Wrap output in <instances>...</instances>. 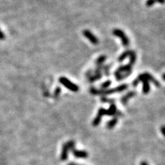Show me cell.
Here are the masks:
<instances>
[{
	"label": "cell",
	"mask_w": 165,
	"mask_h": 165,
	"mask_svg": "<svg viewBox=\"0 0 165 165\" xmlns=\"http://www.w3.org/2000/svg\"><path fill=\"white\" fill-rule=\"evenodd\" d=\"M128 87H129V85L126 83L122 84V85L117 86V87H114V88L107 89H97L94 87H92L89 89V92L92 95H101L103 96H106L108 95H111V94H114V93L124 92V91L128 89Z\"/></svg>",
	"instance_id": "obj_1"
},
{
	"label": "cell",
	"mask_w": 165,
	"mask_h": 165,
	"mask_svg": "<svg viewBox=\"0 0 165 165\" xmlns=\"http://www.w3.org/2000/svg\"><path fill=\"white\" fill-rule=\"evenodd\" d=\"M133 66L129 64L118 67L114 73L116 80L118 81H121L126 79L131 74Z\"/></svg>",
	"instance_id": "obj_2"
},
{
	"label": "cell",
	"mask_w": 165,
	"mask_h": 165,
	"mask_svg": "<svg viewBox=\"0 0 165 165\" xmlns=\"http://www.w3.org/2000/svg\"><path fill=\"white\" fill-rule=\"evenodd\" d=\"M75 149V142L74 140H70V141L65 143L63 145L62 151L60 158L62 161H66L68 158V154L70 151H72Z\"/></svg>",
	"instance_id": "obj_3"
},
{
	"label": "cell",
	"mask_w": 165,
	"mask_h": 165,
	"mask_svg": "<svg viewBox=\"0 0 165 165\" xmlns=\"http://www.w3.org/2000/svg\"><path fill=\"white\" fill-rule=\"evenodd\" d=\"M112 34H113V35H114V36L120 38L121 41H122V45H123L124 47H125V48L129 47V44H130V41H129V37L126 35L123 30L118 28H115L112 31Z\"/></svg>",
	"instance_id": "obj_4"
},
{
	"label": "cell",
	"mask_w": 165,
	"mask_h": 165,
	"mask_svg": "<svg viewBox=\"0 0 165 165\" xmlns=\"http://www.w3.org/2000/svg\"><path fill=\"white\" fill-rule=\"evenodd\" d=\"M59 81L62 85H64L65 87L72 92H76L79 90V87L78 85L74 84L71 80H70L68 78H67L65 76H61L59 78Z\"/></svg>",
	"instance_id": "obj_5"
},
{
	"label": "cell",
	"mask_w": 165,
	"mask_h": 165,
	"mask_svg": "<svg viewBox=\"0 0 165 165\" xmlns=\"http://www.w3.org/2000/svg\"><path fill=\"white\" fill-rule=\"evenodd\" d=\"M83 34L93 45H97L99 43V39L96 37L95 35L93 34L90 30H84L83 31Z\"/></svg>",
	"instance_id": "obj_6"
},
{
	"label": "cell",
	"mask_w": 165,
	"mask_h": 165,
	"mask_svg": "<svg viewBox=\"0 0 165 165\" xmlns=\"http://www.w3.org/2000/svg\"><path fill=\"white\" fill-rule=\"evenodd\" d=\"M105 110H106L103 108H101L99 109V111H98L97 115H96L95 118L92 121V125L94 126V127H97L98 125H99V124H101L103 116L105 115Z\"/></svg>",
	"instance_id": "obj_7"
},
{
	"label": "cell",
	"mask_w": 165,
	"mask_h": 165,
	"mask_svg": "<svg viewBox=\"0 0 165 165\" xmlns=\"http://www.w3.org/2000/svg\"><path fill=\"white\" fill-rule=\"evenodd\" d=\"M136 94L137 93L136 91H130V92H127V94H125L124 96H122V98L120 99V102L123 105H127L129 100L135 97Z\"/></svg>",
	"instance_id": "obj_8"
},
{
	"label": "cell",
	"mask_w": 165,
	"mask_h": 165,
	"mask_svg": "<svg viewBox=\"0 0 165 165\" xmlns=\"http://www.w3.org/2000/svg\"><path fill=\"white\" fill-rule=\"evenodd\" d=\"M141 75L145 77V78H146L149 82L152 83L153 84H154V85H155L157 87H160L161 86L160 83L158 80L156 79V78H154V77L149 72H144L143 74H141Z\"/></svg>",
	"instance_id": "obj_9"
},
{
	"label": "cell",
	"mask_w": 165,
	"mask_h": 165,
	"mask_svg": "<svg viewBox=\"0 0 165 165\" xmlns=\"http://www.w3.org/2000/svg\"><path fill=\"white\" fill-rule=\"evenodd\" d=\"M72 151L74 156L78 158H87L89 156L88 153L86 151L77 150L76 149H74Z\"/></svg>",
	"instance_id": "obj_10"
},
{
	"label": "cell",
	"mask_w": 165,
	"mask_h": 165,
	"mask_svg": "<svg viewBox=\"0 0 165 165\" xmlns=\"http://www.w3.org/2000/svg\"><path fill=\"white\" fill-rule=\"evenodd\" d=\"M117 111L118 109L116 105L114 103L110 104V106L109 107L108 110H105V115L108 116H115Z\"/></svg>",
	"instance_id": "obj_11"
},
{
	"label": "cell",
	"mask_w": 165,
	"mask_h": 165,
	"mask_svg": "<svg viewBox=\"0 0 165 165\" xmlns=\"http://www.w3.org/2000/svg\"><path fill=\"white\" fill-rule=\"evenodd\" d=\"M118 122V118L117 117H114L111 120H109L107 123V128L109 129H112L116 125Z\"/></svg>",
	"instance_id": "obj_12"
},
{
	"label": "cell",
	"mask_w": 165,
	"mask_h": 165,
	"mask_svg": "<svg viewBox=\"0 0 165 165\" xmlns=\"http://www.w3.org/2000/svg\"><path fill=\"white\" fill-rule=\"evenodd\" d=\"M129 64L131 65V66H133L136 62V59H137V56H136V53L135 51L131 50L130 54L129 55Z\"/></svg>",
	"instance_id": "obj_13"
},
{
	"label": "cell",
	"mask_w": 165,
	"mask_h": 165,
	"mask_svg": "<svg viewBox=\"0 0 165 165\" xmlns=\"http://www.w3.org/2000/svg\"><path fill=\"white\" fill-rule=\"evenodd\" d=\"M130 52H131V50H126L122 52V53L119 56L118 59V61L119 63H121V62H122V61H124L126 59H127V57H129Z\"/></svg>",
	"instance_id": "obj_14"
},
{
	"label": "cell",
	"mask_w": 165,
	"mask_h": 165,
	"mask_svg": "<svg viewBox=\"0 0 165 165\" xmlns=\"http://www.w3.org/2000/svg\"><path fill=\"white\" fill-rule=\"evenodd\" d=\"M156 3H160L161 4H163L164 3V0H147L146 6L147 7H151Z\"/></svg>",
	"instance_id": "obj_15"
},
{
	"label": "cell",
	"mask_w": 165,
	"mask_h": 165,
	"mask_svg": "<svg viewBox=\"0 0 165 165\" xmlns=\"http://www.w3.org/2000/svg\"><path fill=\"white\" fill-rule=\"evenodd\" d=\"M107 57L105 55H101L96 59V66H101L104 64V62L106 61Z\"/></svg>",
	"instance_id": "obj_16"
},
{
	"label": "cell",
	"mask_w": 165,
	"mask_h": 165,
	"mask_svg": "<svg viewBox=\"0 0 165 165\" xmlns=\"http://www.w3.org/2000/svg\"><path fill=\"white\" fill-rule=\"evenodd\" d=\"M111 65L108 64V65H105V66H103V69L102 70L104 71V74L105 76H109L110 75V69H111Z\"/></svg>",
	"instance_id": "obj_17"
},
{
	"label": "cell",
	"mask_w": 165,
	"mask_h": 165,
	"mask_svg": "<svg viewBox=\"0 0 165 165\" xmlns=\"http://www.w3.org/2000/svg\"><path fill=\"white\" fill-rule=\"evenodd\" d=\"M112 81L111 80H107L106 81L103 82L101 85V89H107L110 87L112 85Z\"/></svg>",
	"instance_id": "obj_18"
},
{
	"label": "cell",
	"mask_w": 165,
	"mask_h": 165,
	"mask_svg": "<svg viewBox=\"0 0 165 165\" xmlns=\"http://www.w3.org/2000/svg\"><path fill=\"white\" fill-rule=\"evenodd\" d=\"M101 101L102 103H110V104H114L115 103L116 100L114 99H109V98H107L106 96H103L101 97Z\"/></svg>",
	"instance_id": "obj_19"
},
{
	"label": "cell",
	"mask_w": 165,
	"mask_h": 165,
	"mask_svg": "<svg viewBox=\"0 0 165 165\" xmlns=\"http://www.w3.org/2000/svg\"><path fill=\"white\" fill-rule=\"evenodd\" d=\"M61 92V88L60 87H57V88L54 89V97L55 98V99H57L60 95Z\"/></svg>",
	"instance_id": "obj_20"
},
{
	"label": "cell",
	"mask_w": 165,
	"mask_h": 165,
	"mask_svg": "<svg viewBox=\"0 0 165 165\" xmlns=\"http://www.w3.org/2000/svg\"><path fill=\"white\" fill-rule=\"evenodd\" d=\"M93 74V71L92 70H89L87 72V73H86V77H87V78H89V77L92 76Z\"/></svg>",
	"instance_id": "obj_21"
},
{
	"label": "cell",
	"mask_w": 165,
	"mask_h": 165,
	"mask_svg": "<svg viewBox=\"0 0 165 165\" xmlns=\"http://www.w3.org/2000/svg\"><path fill=\"white\" fill-rule=\"evenodd\" d=\"M5 39V35L3 34V32L0 29V40H3Z\"/></svg>",
	"instance_id": "obj_22"
},
{
	"label": "cell",
	"mask_w": 165,
	"mask_h": 165,
	"mask_svg": "<svg viewBox=\"0 0 165 165\" xmlns=\"http://www.w3.org/2000/svg\"><path fill=\"white\" fill-rule=\"evenodd\" d=\"M164 128H165V127L164 125L161 127L160 130H161V132H162V135H164Z\"/></svg>",
	"instance_id": "obj_23"
},
{
	"label": "cell",
	"mask_w": 165,
	"mask_h": 165,
	"mask_svg": "<svg viewBox=\"0 0 165 165\" xmlns=\"http://www.w3.org/2000/svg\"><path fill=\"white\" fill-rule=\"evenodd\" d=\"M140 165H149V164L146 161H143V162H141V163H140Z\"/></svg>",
	"instance_id": "obj_24"
},
{
	"label": "cell",
	"mask_w": 165,
	"mask_h": 165,
	"mask_svg": "<svg viewBox=\"0 0 165 165\" xmlns=\"http://www.w3.org/2000/svg\"><path fill=\"white\" fill-rule=\"evenodd\" d=\"M72 165H81V164H76V163L72 162Z\"/></svg>",
	"instance_id": "obj_25"
},
{
	"label": "cell",
	"mask_w": 165,
	"mask_h": 165,
	"mask_svg": "<svg viewBox=\"0 0 165 165\" xmlns=\"http://www.w3.org/2000/svg\"><path fill=\"white\" fill-rule=\"evenodd\" d=\"M162 79L164 80V73L163 74V75H162Z\"/></svg>",
	"instance_id": "obj_26"
},
{
	"label": "cell",
	"mask_w": 165,
	"mask_h": 165,
	"mask_svg": "<svg viewBox=\"0 0 165 165\" xmlns=\"http://www.w3.org/2000/svg\"><path fill=\"white\" fill-rule=\"evenodd\" d=\"M68 165H72V162H71V163H70V164H68Z\"/></svg>",
	"instance_id": "obj_27"
}]
</instances>
